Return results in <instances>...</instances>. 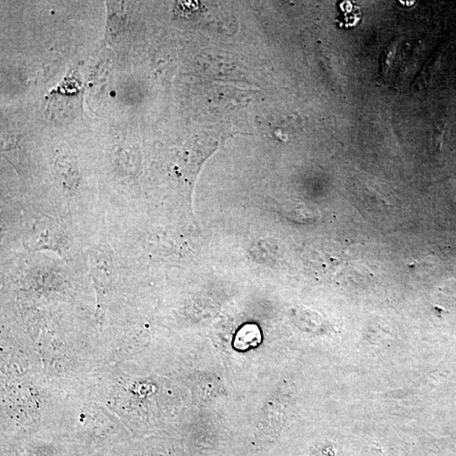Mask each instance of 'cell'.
I'll return each mask as SVG.
<instances>
[{"label":"cell","instance_id":"cell-1","mask_svg":"<svg viewBox=\"0 0 456 456\" xmlns=\"http://www.w3.org/2000/svg\"><path fill=\"white\" fill-rule=\"evenodd\" d=\"M89 241L64 217L31 201L1 206V259L21 253H51L79 269H88Z\"/></svg>","mask_w":456,"mask_h":456},{"label":"cell","instance_id":"cell-2","mask_svg":"<svg viewBox=\"0 0 456 456\" xmlns=\"http://www.w3.org/2000/svg\"><path fill=\"white\" fill-rule=\"evenodd\" d=\"M5 293L38 304L76 305L94 292L89 269L68 265L51 253H21L1 259Z\"/></svg>","mask_w":456,"mask_h":456},{"label":"cell","instance_id":"cell-3","mask_svg":"<svg viewBox=\"0 0 456 456\" xmlns=\"http://www.w3.org/2000/svg\"><path fill=\"white\" fill-rule=\"evenodd\" d=\"M88 262L97 296V316L110 321L134 307L141 276L116 251L104 227L89 242Z\"/></svg>","mask_w":456,"mask_h":456},{"label":"cell","instance_id":"cell-4","mask_svg":"<svg viewBox=\"0 0 456 456\" xmlns=\"http://www.w3.org/2000/svg\"><path fill=\"white\" fill-rule=\"evenodd\" d=\"M259 336V331L258 328L255 327V325H247V327L242 328L240 332L238 333L237 341L240 340L242 343H247L248 341V344H251L253 341L258 342Z\"/></svg>","mask_w":456,"mask_h":456}]
</instances>
